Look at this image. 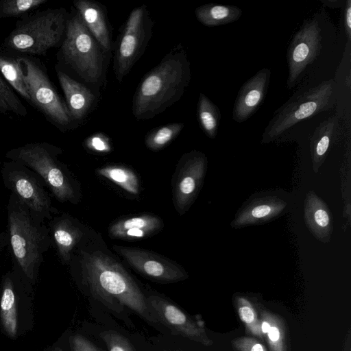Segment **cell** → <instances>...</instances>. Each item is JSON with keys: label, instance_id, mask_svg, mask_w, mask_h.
<instances>
[{"label": "cell", "instance_id": "6da1fadb", "mask_svg": "<svg viewBox=\"0 0 351 351\" xmlns=\"http://www.w3.org/2000/svg\"><path fill=\"white\" fill-rule=\"evenodd\" d=\"M83 281L92 295L111 310L126 306L145 320L157 324L144 295L125 269L101 252H81Z\"/></svg>", "mask_w": 351, "mask_h": 351}, {"label": "cell", "instance_id": "7a4b0ae2", "mask_svg": "<svg viewBox=\"0 0 351 351\" xmlns=\"http://www.w3.org/2000/svg\"><path fill=\"white\" fill-rule=\"evenodd\" d=\"M190 80V62L179 45L140 82L132 101L134 118L148 120L165 111L181 98Z\"/></svg>", "mask_w": 351, "mask_h": 351}, {"label": "cell", "instance_id": "3957f363", "mask_svg": "<svg viewBox=\"0 0 351 351\" xmlns=\"http://www.w3.org/2000/svg\"><path fill=\"white\" fill-rule=\"evenodd\" d=\"M7 239L12 266L31 284L36 282L44 255L52 245L46 221L10 193L6 206Z\"/></svg>", "mask_w": 351, "mask_h": 351}, {"label": "cell", "instance_id": "277c9868", "mask_svg": "<svg viewBox=\"0 0 351 351\" xmlns=\"http://www.w3.org/2000/svg\"><path fill=\"white\" fill-rule=\"evenodd\" d=\"M60 152L52 145L35 143L12 149L5 157L24 165L38 175L58 201L73 203L76 191L66 169L57 159Z\"/></svg>", "mask_w": 351, "mask_h": 351}, {"label": "cell", "instance_id": "5b68a950", "mask_svg": "<svg viewBox=\"0 0 351 351\" xmlns=\"http://www.w3.org/2000/svg\"><path fill=\"white\" fill-rule=\"evenodd\" d=\"M66 12L48 9L18 23L5 40V45L21 53L43 56L55 47L65 32Z\"/></svg>", "mask_w": 351, "mask_h": 351}, {"label": "cell", "instance_id": "8992f818", "mask_svg": "<svg viewBox=\"0 0 351 351\" xmlns=\"http://www.w3.org/2000/svg\"><path fill=\"white\" fill-rule=\"evenodd\" d=\"M335 82L329 80L295 94L274 114L263 140H274L299 122L329 110L335 104Z\"/></svg>", "mask_w": 351, "mask_h": 351}, {"label": "cell", "instance_id": "52a82bcc", "mask_svg": "<svg viewBox=\"0 0 351 351\" xmlns=\"http://www.w3.org/2000/svg\"><path fill=\"white\" fill-rule=\"evenodd\" d=\"M62 52L66 62L85 80L97 82L103 71L101 47L77 12L66 21Z\"/></svg>", "mask_w": 351, "mask_h": 351}, {"label": "cell", "instance_id": "ba28073f", "mask_svg": "<svg viewBox=\"0 0 351 351\" xmlns=\"http://www.w3.org/2000/svg\"><path fill=\"white\" fill-rule=\"evenodd\" d=\"M3 184L40 219L50 220L57 210L53 206L46 185L40 177L24 165L9 160L1 166Z\"/></svg>", "mask_w": 351, "mask_h": 351}, {"label": "cell", "instance_id": "9c48e42d", "mask_svg": "<svg viewBox=\"0 0 351 351\" xmlns=\"http://www.w3.org/2000/svg\"><path fill=\"white\" fill-rule=\"evenodd\" d=\"M152 21L145 5L134 9L119 35L115 51L114 71L121 82L141 56L150 38Z\"/></svg>", "mask_w": 351, "mask_h": 351}, {"label": "cell", "instance_id": "30bf717a", "mask_svg": "<svg viewBox=\"0 0 351 351\" xmlns=\"http://www.w3.org/2000/svg\"><path fill=\"white\" fill-rule=\"evenodd\" d=\"M25 69L23 78L30 101L53 124L68 126L73 120L68 108L62 101L41 68L29 58H19Z\"/></svg>", "mask_w": 351, "mask_h": 351}, {"label": "cell", "instance_id": "8fae6325", "mask_svg": "<svg viewBox=\"0 0 351 351\" xmlns=\"http://www.w3.org/2000/svg\"><path fill=\"white\" fill-rule=\"evenodd\" d=\"M322 48V29L315 17L305 20L295 32L287 53L289 75L287 86L292 88L318 56Z\"/></svg>", "mask_w": 351, "mask_h": 351}, {"label": "cell", "instance_id": "7c38bea8", "mask_svg": "<svg viewBox=\"0 0 351 351\" xmlns=\"http://www.w3.org/2000/svg\"><path fill=\"white\" fill-rule=\"evenodd\" d=\"M149 308L158 323L174 335L181 336L204 346L213 344L206 330L172 302L159 295L146 298Z\"/></svg>", "mask_w": 351, "mask_h": 351}, {"label": "cell", "instance_id": "4fadbf2b", "mask_svg": "<svg viewBox=\"0 0 351 351\" xmlns=\"http://www.w3.org/2000/svg\"><path fill=\"white\" fill-rule=\"evenodd\" d=\"M113 247L134 269L152 280L175 282L187 277L178 265L149 251L117 245Z\"/></svg>", "mask_w": 351, "mask_h": 351}, {"label": "cell", "instance_id": "5bb4252c", "mask_svg": "<svg viewBox=\"0 0 351 351\" xmlns=\"http://www.w3.org/2000/svg\"><path fill=\"white\" fill-rule=\"evenodd\" d=\"M270 77V70L264 68L257 71L242 85L233 107L234 121L238 123L244 122L256 112L266 96Z\"/></svg>", "mask_w": 351, "mask_h": 351}, {"label": "cell", "instance_id": "9a60e30c", "mask_svg": "<svg viewBox=\"0 0 351 351\" xmlns=\"http://www.w3.org/2000/svg\"><path fill=\"white\" fill-rule=\"evenodd\" d=\"M25 279L19 271L12 266L2 277L0 298V317L5 332L15 337L18 330L16 296L19 287Z\"/></svg>", "mask_w": 351, "mask_h": 351}, {"label": "cell", "instance_id": "2e32d148", "mask_svg": "<svg viewBox=\"0 0 351 351\" xmlns=\"http://www.w3.org/2000/svg\"><path fill=\"white\" fill-rule=\"evenodd\" d=\"M52 245L63 264H68L72 259V252L80 241L83 232L70 216L62 215L53 217L48 226Z\"/></svg>", "mask_w": 351, "mask_h": 351}, {"label": "cell", "instance_id": "e0dca14e", "mask_svg": "<svg viewBox=\"0 0 351 351\" xmlns=\"http://www.w3.org/2000/svg\"><path fill=\"white\" fill-rule=\"evenodd\" d=\"M74 5L84 23L106 51L110 49V36L106 12L97 2L77 0Z\"/></svg>", "mask_w": 351, "mask_h": 351}, {"label": "cell", "instance_id": "ac0fdd59", "mask_svg": "<svg viewBox=\"0 0 351 351\" xmlns=\"http://www.w3.org/2000/svg\"><path fill=\"white\" fill-rule=\"evenodd\" d=\"M261 319V333L269 351H289V333L284 318L256 304Z\"/></svg>", "mask_w": 351, "mask_h": 351}, {"label": "cell", "instance_id": "d6986e66", "mask_svg": "<svg viewBox=\"0 0 351 351\" xmlns=\"http://www.w3.org/2000/svg\"><path fill=\"white\" fill-rule=\"evenodd\" d=\"M57 75L72 119H82L87 114L95 100L93 94L87 87L74 80L66 73L58 71Z\"/></svg>", "mask_w": 351, "mask_h": 351}, {"label": "cell", "instance_id": "ffe728a7", "mask_svg": "<svg viewBox=\"0 0 351 351\" xmlns=\"http://www.w3.org/2000/svg\"><path fill=\"white\" fill-rule=\"evenodd\" d=\"M202 162L198 157L189 158L180 172L175 188V199L179 210L186 206L196 189Z\"/></svg>", "mask_w": 351, "mask_h": 351}, {"label": "cell", "instance_id": "44dd1931", "mask_svg": "<svg viewBox=\"0 0 351 351\" xmlns=\"http://www.w3.org/2000/svg\"><path fill=\"white\" fill-rule=\"evenodd\" d=\"M242 10L232 5L207 3L197 7L195 14L197 20L207 27H215L237 21Z\"/></svg>", "mask_w": 351, "mask_h": 351}, {"label": "cell", "instance_id": "7402d4cb", "mask_svg": "<svg viewBox=\"0 0 351 351\" xmlns=\"http://www.w3.org/2000/svg\"><path fill=\"white\" fill-rule=\"evenodd\" d=\"M197 116L201 129L210 138H215L221 119L218 107L204 94L200 93L197 107Z\"/></svg>", "mask_w": 351, "mask_h": 351}, {"label": "cell", "instance_id": "603a6c76", "mask_svg": "<svg viewBox=\"0 0 351 351\" xmlns=\"http://www.w3.org/2000/svg\"><path fill=\"white\" fill-rule=\"evenodd\" d=\"M235 306L239 317L245 326V332L263 341L261 319L256 304L246 298L237 297Z\"/></svg>", "mask_w": 351, "mask_h": 351}, {"label": "cell", "instance_id": "cb8c5ba5", "mask_svg": "<svg viewBox=\"0 0 351 351\" xmlns=\"http://www.w3.org/2000/svg\"><path fill=\"white\" fill-rule=\"evenodd\" d=\"M0 72L4 79L25 99L30 101L23 78V69L19 58L15 59L0 55Z\"/></svg>", "mask_w": 351, "mask_h": 351}, {"label": "cell", "instance_id": "d4e9b609", "mask_svg": "<svg viewBox=\"0 0 351 351\" xmlns=\"http://www.w3.org/2000/svg\"><path fill=\"white\" fill-rule=\"evenodd\" d=\"M97 173L113 182L132 194L139 192V182L136 175L130 169L120 166H107L97 170Z\"/></svg>", "mask_w": 351, "mask_h": 351}, {"label": "cell", "instance_id": "484cf974", "mask_svg": "<svg viewBox=\"0 0 351 351\" xmlns=\"http://www.w3.org/2000/svg\"><path fill=\"white\" fill-rule=\"evenodd\" d=\"M184 127L182 123H173L155 128L147 134L145 143L151 150L161 149L176 138Z\"/></svg>", "mask_w": 351, "mask_h": 351}, {"label": "cell", "instance_id": "4316f807", "mask_svg": "<svg viewBox=\"0 0 351 351\" xmlns=\"http://www.w3.org/2000/svg\"><path fill=\"white\" fill-rule=\"evenodd\" d=\"M162 224L158 217L141 215L118 221L110 227L109 234L112 237L116 234L129 229H149L156 232L161 228Z\"/></svg>", "mask_w": 351, "mask_h": 351}, {"label": "cell", "instance_id": "83f0119b", "mask_svg": "<svg viewBox=\"0 0 351 351\" xmlns=\"http://www.w3.org/2000/svg\"><path fill=\"white\" fill-rule=\"evenodd\" d=\"M9 112L19 116L27 114L26 108L0 74V113L6 115Z\"/></svg>", "mask_w": 351, "mask_h": 351}, {"label": "cell", "instance_id": "f1b7e54d", "mask_svg": "<svg viewBox=\"0 0 351 351\" xmlns=\"http://www.w3.org/2000/svg\"><path fill=\"white\" fill-rule=\"evenodd\" d=\"M47 0H3L0 1V18L19 17L27 14Z\"/></svg>", "mask_w": 351, "mask_h": 351}, {"label": "cell", "instance_id": "f546056e", "mask_svg": "<svg viewBox=\"0 0 351 351\" xmlns=\"http://www.w3.org/2000/svg\"><path fill=\"white\" fill-rule=\"evenodd\" d=\"M99 336L105 343L108 351H136L129 339L117 331L105 330Z\"/></svg>", "mask_w": 351, "mask_h": 351}, {"label": "cell", "instance_id": "4dcf8cb0", "mask_svg": "<svg viewBox=\"0 0 351 351\" xmlns=\"http://www.w3.org/2000/svg\"><path fill=\"white\" fill-rule=\"evenodd\" d=\"M231 345L236 351H269L263 341L249 335L233 339Z\"/></svg>", "mask_w": 351, "mask_h": 351}, {"label": "cell", "instance_id": "1f68e13d", "mask_svg": "<svg viewBox=\"0 0 351 351\" xmlns=\"http://www.w3.org/2000/svg\"><path fill=\"white\" fill-rule=\"evenodd\" d=\"M85 145L91 151L98 153H107L111 150L109 138L103 133H96L85 141Z\"/></svg>", "mask_w": 351, "mask_h": 351}, {"label": "cell", "instance_id": "d6a6232c", "mask_svg": "<svg viewBox=\"0 0 351 351\" xmlns=\"http://www.w3.org/2000/svg\"><path fill=\"white\" fill-rule=\"evenodd\" d=\"M69 343L72 351H103L81 335L71 336Z\"/></svg>", "mask_w": 351, "mask_h": 351}, {"label": "cell", "instance_id": "836d02e7", "mask_svg": "<svg viewBox=\"0 0 351 351\" xmlns=\"http://www.w3.org/2000/svg\"><path fill=\"white\" fill-rule=\"evenodd\" d=\"M344 27L348 42L351 39V1L347 0L345 3Z\"/></svg>", "mask_w": 351, "mask_h": 351}, {"label": "cell", "instance_id": "e575fe53", "mask_svg": "<svg viewBox=\"0 0 351 351\" xmlns=\"http://www.w3.org/2000/svg\"><path fill=\"white\" fill-rule=\"evenodd\" d=\"M316 223L322 226L325 227L329 223V217L327 213L322 209L317 210L314 215Z\"/></svg>", "mask_w": 351, "mask_h": 351}, {"label": "cell", "instance_id": "d590c367", "mask_svg": "<svg viewBox=\"0 0 351 351\" xmlns=\"http://www.w3.org/2000/svg\"><path fill=\"white\" fill-rule=\"evenodd\" d=\"M271 212V208L267 205H261L255 207L252 211V215L256 218L265 217Z\"/></svg>", "mask_w": 351, "mask_h": 351}, {"label": "cell", "instance_id": "8d00e7d4", "mask_svg": "<svg viewBox=\"0 0 351 351\" xmlns=\"http://www.w3.org/2000/svg\"><path fill=\"white\" fill-rule=\"evenodd\" d=\"M321 2H322L325 5L330 7V8H339L342 7L346 1H332V0H328V1H322L321 0Z\"/></svg>", "mask_w": 351, "mask_h": 351}, {"label": "cell", "instance_id": "74e56055", "mask_svg": "<svg viewBox=\"0 0 351 351\" xmlns=\"http://www.w3.org/2000/svg\"><path fill=\"white\" fill-rule=\"evenodd\" d=\"M342 351H351V330H348Z\"/></svg>", "mask_w": 351, "mask_h": 351}, {"label": "cell", "instance_id": "f35d334b", "mask_svg": "<svg viewBox=\"0 0 351 351\" xmlns=\"http://www.w3.org/2000/svg\"><path fill=\"white\" fill-rule=\"evenodd\" d=\"M7 242V235L0 230V257Z\"/></svg>", "mask_w": 351, "mask_h": 351}, {"label": "cell", "instance_id": "ab89813d", "mask_svg": "<svg viewBox=\"0 0 351 351\" xmlns=\"http://www.w3.org/2000/svg\"><path fill=\"white\" fill-rule=\"evenodd\" d=\"M56 351H63L62 349L59 348H57L56 349Z\"/></svg>", "mask_w": 351, "mask_h": 351}, {"label": "cell", "instance_id": "60d3db41", "mask_svg": "<svg viewBox=\"0 0 351 351\" xmlns=\"http://www.w3.org/2000/svg\"><path fill=\"white\" fill-rule=\"evenodd\" d=\"M162 351H172V350H162Z\"/></svg>", "mask_w": 351, "mask_h": 351}]
</instances>
